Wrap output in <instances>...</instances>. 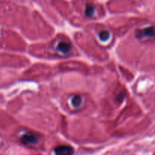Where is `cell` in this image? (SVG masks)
I'll use <instances>...</instances> for the list:
<instances>
[{
    "label": "cell",
    "mask_w": 155,
    "mask_h": 155,
    "mask_svg": "<svg viewBox=\"0 0 155 155\" xmlns=\"http://www.w3.org/2000/svg\"><path fill=\"white\" fill-rule=\"evenodd\" d=\"M136 36L139 39L148 40L155 38V27H147L145 28L139 29L136 32Z\"/></svg>",
    "instance_id": "obj_1"
},
{
    "label": "cell",
    "mask_w": 155,
    "mask_h": 155,
    "mask_svg": "<svg viewBox=\"0 0 155 155\" xmlns=\"http://www.w3.org/2000/svg\"><path fill=\"white\" fill-rule=\"evenodd\" d=\"M21 142L24 145H33L39 142V138L34 133L28 132V133H24L21 136Z\"/></svg>",
    "instance_id": "obj_2"
},
{
    "label": "cell",
    "mask_w": 155,
    "mask_h": 155,
    "mask_svg": "<svg viewBox=\"0 0 155 155\" xmlns=\"http://www.w3.org/2000/svg\"><path fill=\"white\" fill-rule=\"evenodd\" d=\"M74 148L69 145H59L54 149L55 155H73Z\"/></svg>",
    "instance_id": "obj_3"
},
{
    "label": "cell",
    "mask_w": 155,
    "mask_h": 155,
    "mask_svg": "<svg viewBox=\"0 0 155 155\" xmlns=\"http://www.w3.org/2000/svg\"><path fill=\"white\" fill-rule=\"evenodd\" d=\"M56 49L59 53L62 54H68L71 51L72 49V46H71V43L68 42H65V41H62L58 44Z\"/></svg>",
    "instance_id": "obj_4"
},
{
    "label": "cell",
    "mask_w": 155,
    "mask_h": 155,
    "mask_svg": "<svg viewBox=\"0 0 155 155\" xmlns=\"http://www.w3.org/2000/svg\"><path fill=\"white\" fill-rule=\"evenodd\" d=\"M82 104V97L79 95H74L71 98V105L74 107H80Z\"/></svg>",
    "instance_id": "obj_5"
},
{
    "label": "cell",
    "mask_w": 155,
    "mask_h": 155,
    "mask_svg": "<svg viewBox=\"0 0 155 155\" xmlns=\"http://www.w3.org/2000/svg\"><path fill=\"white\" fill-rule=\"evenodd\" d=\"M86 15L88 17H92L95 13V8L92 5H87L86 8Z\"/></svg>",
    "instance_id": "obj_6"
},
{
    "label": "cell",
    "mask_w": 155,
    "mask_h": 155,
    "mask_svg": "<svg viewBox=\"0 0 155 155\" xmlns=\"http://www.w3.org/2000/svg\"><path fill=\"white\" fill-rule=\"evenodd\" d=\"M98 36H99V39H101L102 42H105V41H107V39H109V37H110V33H109V32L107 31V30H102V31H101L99 33Z\"/></svg>",
    "instance_id": "obj_7"
}]
</instances>
